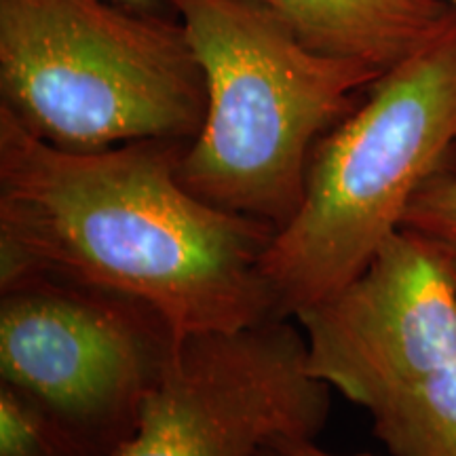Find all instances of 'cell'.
Wrapping results in <instances>:
<instances>
[{
  "label": "cell",
  "mask_w": 456,
  "mask_h": 456,
  "mask_svg": "<svg viewBox=\"0 0 456 456\" xmlns=\"http://www.w3.org/2000/svg\"><path fill=\"white\" fill-rule=\"evenodd\" d=\"M188 144L64 151L0 106V289L30 277L110 289L178 338L275 317L262 258L277 231L192 195L178 175Z\"/></svg>",
  "instance_id": "cell-1"
},
{
  "label": "cell",
  "mask_w": 456,
  "mask_h": 456,
  "mask_svg": "<svg viewBox=\"0 0 456 456\" xmlns=\"http://www.w3.org/2000/svg\"><path fill=\"white\" fill-rule=\"evenodd\" d=\"M402 228L456 260V174L442 169L416 192Z\"/></svg>",
  "instance_id": "cell-11"
},
{
  "label": "cell",
  "mask_w": 456,
  "mask_h": 456,
  "mask_svg": "<svg viewBox=\"0 0 456 456\" xmlns=\"http://www.w3.org/2000/svg\"><path fill=\"white\" fill-rule=\"evenodd\" d=\"M456 146V13L370 85L366 102L317 142L298 212L262 258L279 317L349 285L402 231L420 186Z\"/></svg>",
  "instance_id": "cell-3"
},
{
  "label": "cell",
  "mask_w": 456,
  "mask_h": 456,
  "mask_svg": "<svg viewBox=\"0 0 456 456\" xmlns=\"http://www.w3.org/2000/svg\"><path fill=\"white\" fill-rule=\"evenodd\" d=\"M296 322L311 372L370 412L456 363L454 262L402 228L362 275Z\"/></svg>",
  "instance_id": "cell-7"
},
{
  "label": "cell",
  "mask_w": 456,
  "mask_h": 456,
  "mask_svg": "<svg viewBox=\"0 0 456 456\" xmlns=\"http://www.w3.org/2000/svg\"><path fill=\"white\" fill-rule=\"evenodd\" d=\"M114 3L138 11H152V7H155V0H114Z\"/></svg>",
  "instance_id": "cell-13"
},
{
  "label": "cell",
  "mask_w": 456,
  "mask_h": 456,
  "mask_svg": "<svg viewBox=\"0 0 456 456\" xmlns=\"http://www.w3.org/2000/svg\"><path fill=\"white\" fill-rule=\"evenodd\" d=\"M317 53L387 72L446 21L444 0H252Z\"/></svg>",
  "instance_id": "cell-8"
},
{
  "label": "cell",
  "mask_w": 456,
  "mask_h": 456,
  "mask_svg": "<svg viewBox=\"0 0 456 456\" xmlns=\"http://www.w3.org/2000/svg\"><path fill=\"white\" fill-rule=\"evenodd\" d=\"M281 456H340L332 454L328 450L319 448L315 440H285L275 444ZM357 456H370V454H357Z\"/></svg>",
  "instance_id": "cell-12"
},
{
  "label": "cell",
  "mask_w": 456,
  "mask_h": 456,
  "mask_svg": "<svg viewBox=\"0 0 456 456\" xmlns=\"http://www.w3.org/2000/svg\"><path fill=\"white\" fill-rule=\"evenodd\" d=\"M0 91L64 151L192 142L208 104L180 21L114 0H0Z\"/></svg>",
  "instance_id": "cell-4"
},
{
  "label": "cell",
  "mask_w": 456,
  "mask_h": 456,
  "mask_svg": "<svg viewBox=\"0 0 456 456\" xmlns=\"http://www.w3.org/2000/svg\"><path fill=\"white\" fill-rule=\"evenodd\" d=\"M180 338L131 296L30 277L0 289V383L21 391L100 456L134 436Z\"/></svg>",
  "instance_id": "cell-5"
},
{
  "label": "cell",
  "mask_w": 456,
  "mask_h": 456,
  "mask_svg": "<svg viewBox=\"0 0 456 456\" xmlns=\"http://www.w3.org/2000/svg\"><path fill=\"white\" fill-rule=\"evenodd\" d=\"M330 387L309 368L296 319L180 338L114 456H260L285 440H315Z\"/></svg>",
  "instance_id": "cell-6"
},
{
  "label": "cell",
  "mask_w": 456,
  "mask_h": 456,
  "mask_svg": "<svg viewBox=\"0 0 456 456\" xmlns=\"http://www.w3.org/2000/svg\"><path fill=\"white\" fill-rule=\"evenodd\" d=\"M444 3H446V4H448V7H450V9H452V11H454V13H456V0H444Z\"/></svg>",
  "instance_id": "cell-15"
},
{
  "label": "cell",
  "mask_w": 456,
  "mask_h": 456,
  "mask_svg": "<svg viewBox=\"0 0 456 456\" xmlns=\"http://www.w3.org/2000/svg\"><path fill=\"white\" fill-rule=\"evenodd\" d=\"M260 456H281V454H279V450L275 446H269V448L262 450Z\"/></svg>",
  "instance_id": "cell-14"
},
{
  "label": "cell",
  "mask_w": 456,
  "mask_h": 456,
  "mask_svg": "<svg viewBox=\"0 0 456 456\" xmlns=\"http://www.w3.org/2000/svg\"><path fill=\"white\" fill-rule=\"evenodd\" d=\"M454 262V273H456V260H452Z\"/></svg>",
  "instance_id": "cell-16"
},
{
  "label": "cell",
  "mask_w": 456,
  "mask_h": 456,
  "mask_svg": "<svg viewBox=\"0 0 456 456\" xmlns=\"http://www.w3.org/2000/svg\"><path fill=\"white\" fill-rule=\"evenodd\" d=\"M163 3L184 28L208 95L182 184L281 231L298 212L317 142L383 72L317 53L252 0Z\"/></svg>",
  "instance_id": "cell-2"
},
{
  "label": "cell",
  "mask_w": 456,
  "mask_h": 456,
  "mask_svg": "<svg viewBox=\"0 0 456 456\" xmlns=\"http://www.w3.org/2000/svg\"><path fill=\"white\" fill-rule=\"evenodd\" d=\"M0 456L100 454L34 399L0 383Z\"/></svg>",
  "instance_id": "cell-10"
},
{
  "label": "cell",
  "mask_w": 456,
  "mask_h": 456,
  "mask_svg": "<svg viewBox=\"0 0 456 456\" xmlns=\"http://www.w3.org/2000/svg\"><path fill=\"white\" fill-rule=\"evenodd\" d=\"M393 456H456V363L368 412Z\"/></svg>",
  "instance_id": "cell-9"
}]
</instances>
